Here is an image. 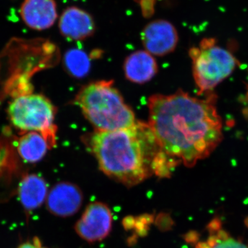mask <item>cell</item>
I'll use <instances>...</instances> for the list:
<instances>
[{
    "instance_id": "4fadbf2b",
    "label": "cell",
    "mask_w": 248,
    "mask_h": 248,
    "mask_svg": "<svg viewBox=\"0 0 248 248\" xmlns=\"http://www.w3.org/2000/svg\"><path fill=\"white\" fill-rule=\"evenodd\" d=\"M49 148L50 146L46 139L37 132H29L18 141L19 156L29 164L38 162L43 159Z\"/></svg>"
},
{
    "instance_id": "e0dca14e",
    "label": "cell",
    "mask_w": 248,
    "mask_h": 248,
    "mask_svg": "<svg viewBox=\"0 0 248 248\" xmlns=\"http://www.w3.org/2000/svg\"><path fill=\"white\" fill-rule=\"evenodd\" d=\"M246 223H247V225H248V218L247 221H246Z\"/></svg>"
},
{
    "instance_id": "7a4b0ae2",
    "label": "cell",
    "mask_w": 248,
    "mask_h": 248,
    "mask_svg": "<svg viewBox=\"0 0 248 248\" xmlns=\"http://www.w3.org/2000/svg\"><path fill=\"white\" fill-rule=\"evenodd\" d=\"M88 146L108 177L132 187L153 174V164L162 149L148 124L137 122L128 128L97 131Z\"/></svg>"
},
{
    "instance_id": "2e32d148",
    "label": "cell",
    "mask_w": 248,
    "mask_h": 248,
    "mask_svg": "<svg viewBox=\"0 0 248 248\" xmlns=\"http://www.w3.org/2000/svg\"><path fill=\"white\" fill-rule=\"evenodd\" d=\"M17 248H48L45 247L42 245V241L40 238L35 237L32 238V239L27 240V241L22 243L20 245L18 246Z\"/></svg>"
},
{
    "instance_id": "30bf717a",
    "label": "cell",
    "mask_w": 248,
    "mask_h": 248,
    "mask_svg": "<svg viewBox=\"0 0 248 248\" xmlns=\"http://www.w3.org/2000/svg\"><path fill=\"white\" fill-rule=\"evenodd\" d=\"M20 16L28 27L46 30L53 27L58 18L56 3L55 0H24Z\"/></svg>"
},
{
    "instance_id": "277c9868",
    "label": "cell",
    "mask_w": 248,
    "mask_h": 248,
    "mask_svg": "<svg viewBox=\"0 0 248 248\" xmlns=\"http://www.w3.org/2000/svg\"><path fill=\"white\" fill-rule=\"evenodd\" d=\"M192 73L199 94L213 92L220 83L234 71L239 62L234 55L216 44L213 38H205L200 46L191 48Z\"/></svg>"
},
{
    "instance_id": "ba28073f",
    "label": "cell",
    "mask_w": 248,
    "mask_h": 248,
    "mask_svg": "<svg viewBox=\"0 0 248 248\" xmlns=\"http://www.w3.org/2000/svg\"><path fill=\"white\" fill-rule=\"evenodd\" d=\"M82 202V192L78 186L71 183L61 182L49 192L46 203L50 213L67 217L78 213Z\"/></svg>"
},
{
    "instance_id": "3957f363",
    "label": "cell",
    "mask_w": 248,
    "mask_h": 248,
    "mask_svg": "<svg viewBox=\"0 0 248 248\" xmlns=\"http://www.w3.org/2000/svg\"><path fill=\"white\" fill-rule=\"evenodd\" d=\"M75 103L97 131L128 128L136 123L128 107L112 81H99L84 86Z\"/></svg>"
},
{
    "instance_id": "9a60e30c",
    "label": "cell",
    "mask_w": 248,
    "mask_h": 248,
    "mask_svg": "<svg viewBox=\"0 0 248 248\" xmlns=\"http://www.w3.org/2000/svg\"><path fill=\"white\" fill-rule=\"evenodd\" d=\"M210 232V236L207 241L199 243L196 248H248L242 243L230 236L221 228Z\"/></svg>"
},
{
    "instance_id": "52a82bcc",
    "label": "cell",
    "mask_w": 248,
    "mask_h": 248,
    "mask_svg": "<svg viewBox=\"0 0 248 248\" xmlns=\"http://www.w3.org/2000/svg\"><path fill=\"white\" fill-rule=\"evenodd\" d=\"M141 40L147 52L155 56H164L175 50L179 36L170 22L157 19L144 27L141 32Z\"/></svg>"
},
{
    "instance_id": "9c48e42d",
    "label": "cell",
    "mask_w": 248,
    "mask_h": 248,
    "mask_svg": "<svg viewBox=\"0 0 248 248\" xmlns=\"http://www.w3.org/2000/svg\"><path fill=\"white\" fill-rule=\"evenodd\" d=\"M63 37L71 40H83L94 33L95 24L92 16L84 10L71 6L63 11L59 21Z\"/></svg>"
},
{
    "instance_id": "5b68a950",
    "label": "cell",
    "mask_w": 248,
    "mask_h": 248,
    "mask_svg": "<svg viewBox=\"0 0 248 248\" xmlns=\"http://www.w3.org/2000/svg\"><path fill=\"white\" fill-rule=\"evenodd\" d=\"M8 114L16 128L42 134L50 148L55 146L57 127L54 121L56 109L48 98L39 94L18 96L10 104Z\"/></svg>"
},
{
    "instance_id": "5bb4252c",
    "label": "cell",
    "mask_w": 248,
    "mask_h": 248,
    "mask_svg": "<svg viewBox=\"0 0 248 248\" xmlns=\"http://www.w3.org/2000/svg\"><path fill=\"white\" fill-rule=\"evenodd\" d=\"M63 66L70 76L76 78H84L91 70V60L89 55L78 48H72L65 53Z\"/></svg>"
},
{
    "instance_id": "8fae6325",
    "label": "cell",
    "mask_w": 248,
    "mask_h": 248,
    "mask_svg": "<svg viewBox=\"0 0 248 248\" xmlns=\"http://www.w3.org/2000/svg\"><path fill=\"white\" fill-rule=\"evenodd\" d=\"M16 194L28 217L46 201L48 187L43 178L36 174H27L19 181Z\"/></svg>"
},
{
    "instance_id": "7c38bea8",
    "label": "cell",
    "mask_w": 248,
    "mask_h": 248,
    "mask_svg": "<svg viewBox=\"0 0 248 248\" xmlns=\"http://www.w3.org/2000/svg\"><path fill=\"white\" fill-rule=\"evenodd\" d=\"M124 71L129 81L136 84H145L156 76L157 63L153 55L146 50H138L125 59Z\"/></svg>"
},
{
    "instance_id": "8992f818",
    "label": "cell",
    "mask_w": 248,
    "mask_h": 248,
    "mask_svg": "<svg viewBox=\"0 0 248 248\" xmlns=\"http://www.w3.org/2000/svg\"><path fill=\"white\" fill-rule=\"evenodd\" d=\"M112 217L106 204L94 202L85 210L76 225L80 237L89 243L100 241L107 237L112 228Z\"/></svg>"
},
{
    "instance_id": "6da1fadb",
    "label": "cell",
    "mask_w": 248,
    "mask_h": 248,
    "mask_svg": "<svg viewBox=\"0 0 248 248\" xmlns=\"http://www.w3.org/2000/svg\"><path fill=\"white\" fill-rule=\"evenodd\" d=\"M217 99L213 92L199 99L182 90L151 96L148 125L161 149L188 168L208 158L223 138Z\"/></svg>"
}]
</instances>
